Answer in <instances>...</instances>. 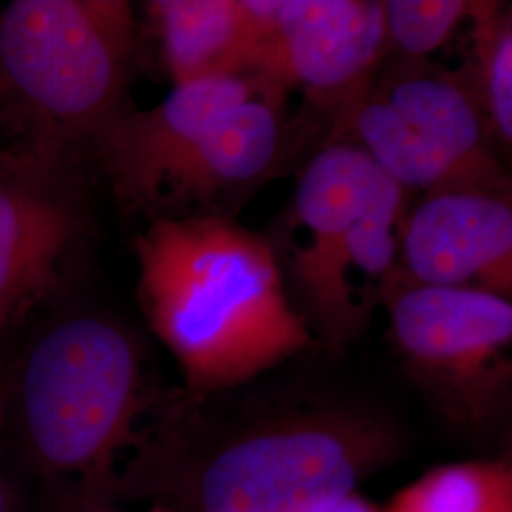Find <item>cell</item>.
I'll return each instance as SVG.
<instances>
[{
  "label": "cell",
  "mask_w": 512,
  "mask_h": 512,
  "mask_svg": "<svg viewBox=\"0 0 512 512\" xmlns=\"http://www.w3.org/2000/svg\"><path fill=\"white\" fill-rule=\"evenodd\" d=\"M382 308L401 365L440 420L475 439L501 433L512 408L511 298L397 275Z\"/></svg>",
  "instance_id": "7"
},
{
  "label": "cell",
  "mask_w": 512,
  "mask_h": 512,
  "mask_svg": "<svg viewBox=\"0 0 512 512\" xmlns=\"http://www.w3.org/2000/svg\"><path fill=\"white\" fill-rule=\"evenodd\" d=\"M285 93L256 74L173 86L150 109L120 110L88 160L128 213L232 217L277 169L287 139Z\"/></svg>",
  "instance_id": "3"
},
{
  "label": "cell",
  "mask_w": 512,
  "mask_h": 512,
  "mask_svg": "<svg viewBox=\"0 0 512 512\" xmlns=\"http://www.w3.org/2000/svg\"><path fill=\"white\" fill-rule=\"evenodd\" d=\"M12 385V361L0 349V512H14V497L10 478L6 473V435H8V408Z\"/></svg>",
  "instance_id": "16"
},
{
  "label": "cell",
  "mask_w": 512,
  "mask_h": 512,
  "mask_svg": "<svg viewBox=\"0 0 512 512\" xmlns=\"http://www.w3.org/2000/svg\"><path fill=\"white\" fill-rule=\"evenodd\" d=\"M404 192L511 190L490 129L463 73L406 71L366 92L336 122Z\"/></svg>",
  "instance_id": "8"
},
{
  "label": "cell",
  "mask_w": 512,
  "mask_h": 512,
  "mask_svg": "<svg viewBox=\"0 0 512 512\" xmlns=\"http://www.w3.org/2000/svg\"><path fill=\"white\" fill-rule=\"evenodd\" d=\"M145 10L173 86L251 74L255 40L243 0H152Z\"/></svg>",
  "instance_id": "12"
},
{
  "label": "cell",
  "mask_w": 512,
  "mask_h": 512,
  "mask_svg": "<svg viewBox=\"0 0 512 512\" xmlns=\"http://www.w3.org/2000/svg\"><path fill=\"white\" fill-rule=\"evenodd\" d=\"M253 27V69L283 92L300 90L334 122L366 92L387 52L378 0H243Z\"/></svg>",
  "instance_id": "10"
},
{
  "label": "cell",
  "mask_w": 512,
  "mask_h": 512,
  "mask_svg": "<svg viewBox=\"0 0 512 512\" xmlns=\"http://www.w3.org/2000/svg\"><path fill=\"white\" fill-rule=\"evenodd\" d=\"M384 4L387 50H397L410 63L439 50L471 10V2L463 0H387Z\"/></svg>",
  "instance_id": "15"
},
{
  "label": "cell",
  "mask_w": 512,
  "mask_h": 512,
  "mask_svg": "<svg viewBox=\"0 0 512 512\" xmlns=\"http://www.w3.org/2000/svg\"><path fill=\"white\" fill-rule=\"evenodd\" d=\"M399 275L414 285L511 298V190L423 194L404 217Z\"/></svg>",
  "instance_id": "11"
},
{
  "label": "cell",
  "mask_w": 512,
  "mask_h": 512,
  "mask_svg": "<svg viewBox=\"0 0 512 512\" xmlns=\"http://www.w3.org/2000/svg\"><path fill=\"white\" fill-rule=\"evenodd\" d=\"M150 450L181 463L171 512H325L403 458L397 420L372 404L298 393L162 404Z\"/></svg>",
  "instance_id": "1"
},
{
  "label": "cell",
  "mask_w": 512,
  "mask_h": 512,
  "mask_svg": "<svg viewBox=\"0 0 512 512\" xmlns=\"http://www.w3.org/2000/svg\"><path fill=\"white\" fill-rule=\"evenodd\" d=\"M473 71L465 74L490 135L512 143V16L499 2H471Z\"/></svg>",
  "instance_id": "14"
},
{
  "label": "cell",
  "mask_w": 512,
  "mask_h": 512,
  "mask_svg": "<svg viewBox=\"0 0 512 512\" xmlns=\"http://www.w3.org/2000/svg\"><path fill=\"white\" fill-rule=\"evenodd\" d=\"M139 48L124 0H12L0 8V131L8 147L84 167L129 105Z\"/></svg>",
  "instance_id": "6"
},
{
  "label": "cell",
  "mask_w": 512,
  "mask_h": 512,
  "mask_svg": "<svg viewBox=\"0 0 512 512\" xmlns=\"http://www.w3.org/2000/svg\"><path fill=\"white\" fill-rule=\"evenodd\" d=\"M160 406L141 338L103 311L57 317L12 361L8 425L31 469L55 486L105 488Z\"/></svg>",
  "instance_id": "4"
},
{
  "label": "cell",
  "mask_w": 512,
  "mask_h": 512,
  "mask_svg": "<svg viewBox=\"0 0 512 512\" xmlns=\"http://www.w3.org/2000/svg\"><path fill=\"white\" fill-rule=\"evenodd\" d=\"M384 512H512V459L442 463L406 484Z\"/></svg>",
  "instance_id": "13"
},
{
  "label": "cell",
  "mask_w": 512,
  "mask_h": 512,
  "mask_svg": "<svg viewBox=\"0 0 512 512\" xmlns=\"http://www.w3.org/2000/svg\"><path fill=\"white\" fill-rule=\"evenodd\" d=\"M88 236L84 167L0 147V349L65 291Z\"/></svg>",
  "instance_id": "9"
},
{
  "label": "cell",
  "mask_w": 512,
  "mask_h": 512,
  "mask_svg": "<svg viewBox=\"0 0 512 512\" xmlns=\"http://www.w3.org/2000/svg\"><path fill=\"white\" fill-rule=\"evenodd\" d=\"M325 512H384L382 505L374 503L372 499H366L361 492H353L340 499L336 505H332L329 511Z\"/></svg>",
  "instance_id": "17"
},
{
  "label": "cell",
  "mask_w": 512,
  "mask_h": 512,
  "mask_svg": "<svg viewBox=\"0 0 512 512\" xmlns=\"http://www.w3.org/2000/svg\"><path fill=\"white\" fill-rule=\"evenodd\" d=\"M408 194L363 148L329 141L266 236L315 342L351 348L399 275Z\"/></svg>",
  "instance_id": "5"
},
{
  "label": "cell",
  "mask_w": 512,
  "mask_h": 512,
  "mask_svg": "<svg viewBox=\"0 0 512 512\" xmlns=\"http://www.w3.org/2000/svg\"><path fill=\"white\" fill-rule=\"evenodd\" d=\"M92 512H116V511H101V509H97V511ZM133 512H171L164 505H160V503H156V505H152V507H148L145 511H133Z\"/></svg>",
  "instance_id": "18"
},
{
  "label": "cell",
  "mask_w": 512,
  "mask_h": 512,
  "mask_svg": "<svg viewBox=\"0 0 512 512\" xmlns=\"http://www.w3.org/2000/svg\"><path fill=\"white\" fill-rule=\"evenodd\" d=\"M135 255L139 304L181 368L186 399L238 391L317 346L270 241L232 217L150 220Z\"/></svg>",
  "instance_id": "2"
}]
</instances>
